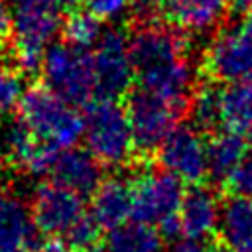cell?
<instances>
[{"label":"cell","mask_w":252,"mask_h":252,"mask_svg":"<svg viewBox=\"0 0 252 252\" xmlns=\"http://www.w3.org/2000/svg\"><path fill=\"white\" fill-rule=\"evenodd\" d=\"M128 37L140 89L187 112L199 85L187 33L156 18L136 20Z\"/></svg>","instance_id":"1"},{"label":"cell","mask_w":252,"mask_h":252,"mask_svg":"<svg viewBox=\"0 0 252 252\" xmlns=\"http://www.w3.org/2000/svg\"><path fill=\"white\" fill-rule=\"evenodd\" d=\"M12 10V35L18 65L26 73L41 67L45 49L63 32L65 18L81 0H6Z\"/></svg>","instance_id":"2"},{"label":"cell","mask_w":252,"mask_h":252,"mask_svg":"<svg viewBox=\"0 0 252 252\" xmlns=\"http://www.w3.org/2000/svg\"><path fill=\"white\" fill-rule=\"evenodd\" d=\"M18 108L20 120L41 144L59 150L75 148L85 134V116L45 85L26 89Z\"/></svg>","instance_id":"3"},{"label":"cell","mask_w":252,"mask_h":252,"mask_svg":"<svg viewBox=\"0 0 252 252\" xmlns=\"http://www.w3.org/2000/svg\"><path fill=\"white\" fill-rule=\"evenodd\" d=\"M83 138L87 150L108 167H124L138 156L126 104L114 98H96L87 106Z\"/></svg>","instance_id":"4"},{"label":"cell","mask_w":252,"mask_h":252,"mask_svg":"<svg viewBox=\"0 0 252 252\" xmlns=\"http://www.w3.org/2000/svg\"><path fill=\"white\" fill-rule=\"evenodd\" d=\"M185 197L183 181L165 169H148L132 179V219L165 236H175L179 228V209Z\"/></svg>","instance_id":"5"},{"label":"cell","mask_w":252,"mask_h":252,"mask_svg":"<svg viewBox=\"0 0 252 252\" xmlns=\"http://www.w3.org/2000/svg\"><path fill=\"white\" fill-rule=\"evenodd\" d=\"M39 73L49 91L73 106L91 104L96 93L93 55L67 41L51 43L41 59Z\"/></svg>","instance_id":"6"},{"label":"cell","mask_w":252,"mask_h":252,"mask_svg":"<svg viewBox=\"0 0 252 252\" xmlns=\"http://www.w3.org/2000/svg\"><path fill=\"white\" fill-rule=\"evenodd\" d=\"M201 69L213 83L252 81V10L217 30L205 47Z\"/></svg>","instance_id":"7"},{"label":"cell","mask_w":252,"mask_h":252,"mask_svg":"<svg viewBox=\"0 0 252 252\" xmlns=\"http://www.w3.org/2000/svg\"><path fill=\"white\" fill-rule=\"evenodd\" d=\"M126 110L138 156L156 154L167 136L179 126V120L185 114V110L144 89H136L126 96Z\"/></svg>","instance_id":"8"},{"label":"cell","mask_w":252,"mask_h":252,"mask_svg":"<svg viewBox=\"0 0 252 252\" xmlns=\"http://www.w3.org/2000/svg\"><path fill=\"white\" fill-rule=\"evenodd\" d=\"M93 67L96 93L100 98L128 96L136 79V69L130 51V37L120 28L104 30L100 41L93 47Z\"/></svg>","instance_id":"9"},{"label":"cell","mask_w":252,"mask_h":252,"mask_svg":"<svg viewBox=\"0 0 252 252\" xmlns=\"http://www.w3.org/2000/svg\"><path fill=\"white\" fill-rule=\"evenodd\" d=\"M32 215L39 232L65 238L89 213L83 195L55 181H45L33 193Z\"/></svg>","instance_id":"10"},{"label":"cell","mask_w":252,"mask_h":252,"mask_svg":"<svg viewBox=\"0 0 252 252\" xmlns=\"http://www.w3.org/2000/svg\"><path fill=\"white\" fill-rule=\"evenodd\" d=\"M156 156L161 169L173 173L183 183L201 185L209 175L207 140L195 124H179Z\"/></svg>","instance_id":"11"},{"label":"cell","mask_w":252,"mask_h":252,"mask_svg":"<svg viewBox=\"0 0 252 252\" xmlns=\"http://www.w3.org/2000/svg\"><path fill=\"white\" fill-rule=\"evenodd\" d=\"M156 6L167 24L185 33H207L226 14V0H156Z\"/></svg>","instance_id":"12"},{"label":"cell","mask_w":252,"mask_h":252,"mask_svg":"<svg viewBox=\"0 0 252 252\" xmlns=\"http://www.w3.org/2000/svg\"><path fill=\"white\" fill-rule=\"evenodd\" d=\"M220 209H222V201L211 187L193 185L189 191H185L179 209L181 234L205 242L209 236L217 234Z\"/></svg>","instance_id":"13"},{"label":"cell","mask_w":252,"mask_h":252,"mask_svg":"<svg viewBox=\"0 0 252 252\" xmlns=\"http://www.w3.org/2000/svg\"><path fill=\"white\" fill-rule=\"evenodd\" d=\"M35 232L32 205L14 191H0V252H32Z\"/></svg>","instance_id":"14"},{"label":"cell","mask_w":252,"mask_h":252,"mask_svg":"<svg viewBox=\"0 0 252 252\" xmlns=\"http://www.w3.org/2000/svg\"><path fill=\"white\" fill-rule=\"evenodd\" d=\"M102 163L83 148H65L57 152L51 167V177L55 183L79 193H94L102 183Z\"/></svg>","instance_id":"15"},{"label":"cell","mask_w":252,"mask_h":252,"mask_svg":"<svg viewBox=\"0 0 252 252\" xmlns=\"http://www.w3.org/2000/svg\"><path fill=\"white\" fill-rule=\"evenodd\" d=\"M91 217L100 228H116L132 217V179L110 175L102 179L91 199Z\"/></svg>","instance_id":"16"},{"label":"cell","mask_w":252,"mask_h":252,"mask_svg":"<svg viewBox=\"0 0 252 252\" xmlns=\"http://www.w3.org/2000/svg\"><path fill=\"white\" fill-rule=\"evenodd\" d=\"M217 238L224 252H252V197L230 195L222 201Z\"/></svg>","instance_id":"17"},{"label":"cell","mask_w":252,"mask_h":252,"mask_svg":"<svg viewBox=\"0 0 252 252\" xmlns=\"http://www.w3.org/2000/svg\"><path fill=\"white\" fill-rule=\"evenodd\" d=\"M244 134L220 128L207 140V161H209V177L220 185L226 183L230 173L238 167V163L248 156Z\"/></svg>","instance_id":"18"},{"label":"cell","mask_w":252,"mask_h":252,"mask_svg":"<svg viewBox=\"0 0 252 252\" xmlns=\"http://www.w3.org/2000/svg\"><path fill=\"white\" fill-rule=\"evenodd\" d=\"M220 126L238 134L252 132V81L220 87Z\"/></svg>","instance_id":"19"},{"label":"cell","mask_w":252,"mask_h":252,"mask_svg":"<svg viewBox=\"0 0 252 252\" xmlns=\"http://www.w3.org/2000/svg\"><path fill=\"white\" fill-rule=\"evenodd\" d=\"M102 248L104 252H161L163 240L154 226L132 220L108 230Z\"/></svg>","instance_id":"20"},{"label":"cell","mask_w":252,"mask_h":252,"mask_svg":"<svg viewBox=\"0 0 252 252\" xmlns=\"http://www.w3.org/2000/svg\"><path fill=\"white\" fill-rule=\"evenodd\" d=\"M189 114L201 132L220 128V87L207 79L201 81L193 93Z\"/></svg>","instance_id":"21"},{"label":"cell","mask_w":252,"mask_h":252,"mask_svg":"<svg viewBox=\"0 0 252 252\" xmlns=\"http://www.w3.org/2000/svg\"><path fill=\"white\" fill-rule=\"evenodd\" d=\"M102 22L89 10H75L65 18L63 35L65 41L79 49H93L102 37Z\"/></svg>","instance_id":"22"},{"label":"cell","mask_w":252,"mask_h":252,"mask_svg":"<svg viewBox=\"0 0 252 252\" xmlns=\"http://www.w3.org/2000/svg\"><path fill=\"white\" fill-rule=\"evenodd\" d=\"M35 144H37L35 136L30 132V128L20 118L6 124V128L2 130L0 146L6 154V158L16 161L20 167H24V163L30 158V154L33 152Z\"/></svg>","instance_id":"23"},{"label":"cell","mask_w":252,"mask_h":252,"mask_svg":"<svg viewBox=\"0 0 252 252\" xmlns=\"http://www.w3.org/2000/svg\"><path fill=\"white\" fill-rule=\"evenodd\" d=\"M24 93L26 87L20 71L6 63H0V118L8 116L20 106Z\"/></svg>","instance_id":"24"},{"label":"cell","mask_w":252,"mask_h":252,"mask_svg":"<svg viewBox=\"0 0 252 252\" xmlns=\"http://www.w3.org/2000/svg\"><path fill=\"white\" fill-rule=\"evenodd\" d=\"M100 242V226L91 217V213L65 236V244H69L75 252H93Z\"/></svg>","instance_id":"25"},{"label":"cell","mask_w":252,"mask_h":252,"mask_svg":"<svg viewBox=\"0 0 252 252\" xmlns=\"http://www.w3.org/2000/svg\"><path fill=\"white\" fill-rule=\"evenodd\" d=\"M224 187L230 191V195L252 197V154H248L238 163V167L226 179Z\"/></svg>","instance_id":"26"},{"label":"cell","mask_w":252,"mask_h":252,"mask_svg":"<svg viewBox=\"0 0 252 252\" xmlns=\"http://www.w3.org/2000/svg\"><path fill=\"white\" fill-rule=\"evenodd\" d=\"M87 10L94 14L100 22L108 20H118L124 16L130 8V0H83Z\"/></svg>","instance_id":"27"},{"label":"cell","mask_w":252,"mask_h":252,"mask_svg":"<svg viewBox=\"0 0 252 252\" xmlns=\"http://www.w3.org/2000/svg\"><path fill=\"white\" fill-rule=\"evenodd\" d=\"M169 252H207V246L203 240H195V238H189V236H181L177 238Z\"/></svg>","instance_id":"28"},{"label":"cell","mask_w":252,"mask_h":252,"mask_svg":"<svg viewBox=\"0 0 252 252\" xmlns=\"http://www.w3.org/2000/svg\"><path fill=\"white\" fill-rule=\"evenodd\" d=\"M12 33V10L6 0H0V41Z\"/></svg>","instance_id":"29"},{"label":"cell","mask_w":252,"mask_h":252,"mask_svg":"<svg viewBox=\"0 0 252 252\" xmlns=\"http://www.w3.org/2000/svg\"><path fill=\"white\" fill-rule=\"evenodd\" d=\"M35 252H75L69 244H65V242H57V240H49V242H45V244H41Z\"/></svg>","instance_id":"30"},{"label":"cell","mask_w":252,"mask_h":252,"mask_svg":"<svg viewBox=\"0 0 252 252\" xmlns=\"http://www.w3.org/2000/svg\"><path fill=\"white\" fill-rule=\"evenodd\" d=\"M232 6H234V10H238L242 14V12L252 10V0H232Z\"/></svg>","instance_id":"31"},{"label":"cell","mask_w":252,"mask_h":252,"mask_svg":"<svg viewBox=\"0 0 252 252\" xmlns=\"http://www.w3.org/2000/svg\"><path fill=\"white\" fill-rule=\"evenodd\" d=\"M4 165H6V154H4V150H2V146H0V171L4 169Z\"/></svg>","instance_id":"32"}]
</instances>
